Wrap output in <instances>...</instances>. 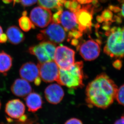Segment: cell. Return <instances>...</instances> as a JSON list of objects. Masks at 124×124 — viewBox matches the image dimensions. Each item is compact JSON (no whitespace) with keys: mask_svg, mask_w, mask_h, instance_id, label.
Returning <instances> with one entry per match:
<instances>
[{"mask_svg":"<svg viewBox=\"0 0 124 124\" xmlns=\"http://www.w3.org/2000/svg\"><path fill=\"white\" fill-rule=\"evenodd\" d=\"M13 59L9 55L5 52L0 53V74H5L11 69Z\"/></svg>","mask_w":124,"mask_h":124,"instance_id":"cell-18","label":"cell"},{"mask_svg":"<svg viewBox=\"0 0 124 124\" xmlns=\"http://www.w3.org/2000/svg\"><path fill=\"white\" fill-rule=\"evenodd\" d=\"M35 118H30L27 119L25 122H19L17 124H34L35 122ZM1 124H4L2 123Z\"/></svg>","mask_w":124,"mask_h":124,"instance_id":"cell-25","label":"cell"},{"mask_svg":"<svg viewBox=\"0 0 124 124\" xmlns=\"http://www.w3.org/2000/svg\"><path fill=\"white\" fill-rule=\"evenodd\" d=\"M3 34V31H2V28L0 26V36Z\"/></svg>","mask_w":124,"mask_h":124,"instance_id":"cell-30","label":"cell"},{"mask_svg":"<svg viewBox=\"0 0 124 124\" xmlns=\"http://www.w3.org/2000/svg\"><path fill=\"white\" fill-rule=\"evenodd\" d=\"M79 51L80 55L85 61H93L99 55L100 44L98 41L89 39L80 45Z\"/></svg>","mask_w":124,"mask_h":124,"instance_id":"cell-12","label":"cell"},{"mask_svg":"<svg viewBox=\"0 0 124 124\" xmlns=\"http://www.w3.org/2000/svg\"><path fill=\"white\" fill-rule=\"evenodd\" d=\"M1 102H0V108H1Z\"/></svg>","mask_w":124,"mask_h":124,"instance_id":"cell-31","label":"cell"},{"mask_svg":"<svg viewBox=\"0 0 124 124\" xmlns=\"http://www.w3.org/2000/svg\"><path fill=\"white\" fill-rule=\"evenodd\" d=\"M65 2L61 0H38L39 5L41 7L48 9H55L57 10L63 6Z\"/></svg>","mask_w":124,"mask_h":124,"instance_id":"cell-19","label":"cell"},{"mask_svg":"<svg viewBox=\"0 0 124 124\" xmlns=\"http://www.w3.org/2000/svg\"><path fill=\"white\" fill-rule=\"evenodd\" d=\"M84 78L82 61L75 62L68 70L60 69L58 77L56 82L61 85L71 89H77L83 86Z\"/></svg>","mask_w":124,"mask_h":124,"instance_id":"cell-4","label":"cell"},{"mask_svg":"<svg viewBox=\"0 0 124 124\" xmlns=\"http://www.w3.org/2000/svg\"><path fill=\"white\" fill-rule=\"evenodd\" d=\"M30 18L35 26L45 28L48 26L52 21V15L50 10L41 7H37L32 10Z\"/></svg>","mask_w":124,"mask_h":124,"instance_id":"cell-10","label":"cell"},{"mask_svg":"<svg viewBox=\"0 0 124 124\" xmlns=\"http://www.w3.org/2000/svg\"><path fill=\"white\" fill-rule=\"evenodd\" d=\"M64 124H83L80 120L76 118H71L68 120Z\"/></svg>","mask_w":124,"mask_h":124,"instance_id":"cell-23","label":"cell"},{"mask_svg":"<svg viewBox=\"0 0 124 124\" xmlns=\"http://www.w3.org/2000/svg\"><path fill=\"white\" fill-rule=\"evenodd\" d=\"M14 5L16 3H20L24 7L31 6L36 3L38 0H13Z\"/></svg>","mask_w":124,"mask_h":124,"instance_id":"cell-22","label":"cell"},{"mask_svg":"<svg viewBox=\"0 0 124 124\" xmlns=\"http://www.w3.org/2000/svg\"><path fill=\"white\" fill-rule=\"evenodd\" d=\"M52 22L47 28L41 31L37 38L41 41H49L55 44L61 43L66 39V31L60 24Z\"/></svg>","mask_w":124,"mask_h":124,"instance_id":"cell-5","label":"cell"},{"mask_svg":"<svg viewBox=\"0 0 124 124\" xmlns=\"http://www.w3.org/2000/svg\"><path fill=\"white\" fill-rule=\"evenodd\" d=\"M118 11L121 16L124 18V0H121L120 7L118 8Z\"/></svg>","mask_w":124,"mask_h":124,"instance_id":"cell-24","label":"cell"},{"mask_svg":"<svg viewBox=\"0 0 124 124\" xmlns=\"http://www.w3.org/2000/svg\"><path fill=\"white\" fill-rule=\"evenodd\" d=\"M25 101L30 112L34 113L42 108L43 103L42 97L38 93H30L26 96Z\"/></svg>","mask_w":124,"mask_h":124,"instance_id":"cell-16","label":"cell"},{"mask_svg":"<svg viewBox=\"0 0 124 124\" xmlns=\"http://www.w3.org/2000/svg\"><path fill=\"white\" fill-rule=\"evenodd\" d=\"M115 99L119 104L124 106V84L118 88Z\"/></svg>","mask_w":124,"mask_h":124,"instance_id":"cell-21","label":"cell"},{"mask_svg":"<svg viewBox=\"0 0 124 124\" xmlns=\"http://www.w3.org/2000/svg\"><path fill=\"white\" fill-rule=\"evenodd\" d=\"M19 25L24 31H29L31 29L35 28V25L32 23L30 19L27 15H23L19 19Z\"/></svg>","mask_w":124,"mask_h":124,"instance_id":"cell-20","label":"cell"},{"mask_svg":"<svg viewBox=\"0 0 124 124\" xmlns=\"http://www.w3.org/2000/svg\"><path fill=\"white\" fill-rule=\"evenodd\" d=\"M117 90V85L109 76L104 73L100 74L87 86V103L89 107L107 108L113 102Z\"/></svg>","mask_w":124,"mask_h":124,"instance_id":"cell-1","label":"cell"},{"mask_svg":"<svg viewBox=\"0 0 124 124\" xmlns=\"http://www.w3.org/2000/svg\"><path fill=\"white\" fill-rule=\"evenodd\" d=\"M114 124H124V116L116 121Z\"/></svg>","mask_w":124,"mask_h":124,"instance_id":"cell-28","label":"cell"},{"mask_svg":"<svg viewBox=\"0 0 124 124\" xmlns=\"http://www.w3.org/2000/svg\"><path fill=\"white\" fill-rule=\"evenodd\" d=\"M75 52L68 47L60 46L56 48L54 61L60 69L68 70L75 63Z\"/></svg>","mask_w":124,"mask_h":124,"instance_id":"cell-7","label":"cell"},{"mask_svg":"<svg viewBox=\"0 0 124 124\" xmlns=\"http://www.w3.org/2000/svg\"><path fill=\"white\" fill-rule=\"evenodd\" d=\"M25 104L20 100L15 99L8 101L6 104L5 112L8 117L19 122H25L27 119L25 115Z\"/></svg>","mask_w":124,"mask_h":124,"instance_id":"cell-8","label":"cell"},{"mask_svg":"<svg viewBox=\"0 0 124 124\" xmlns=\"http://www.w3.org/2000/svg\"><path fill=\"white\" fill-rule=\"evenodd\" d=\"M11 90L14 95L19 97L27 96L32 91L30 84L23 79H17L11 87Z\"/></svg>","mask_w":124,"mask_h":124,"instance_id":"cell-15","label":"cell"},{"mask_svg":"<svg viewBox=\"0 0 124 124\" xmlns=\"http://www.w3.org/2000/svg\"><path fill=\"white\" fill-rule=\"evenodd\" d=\"M2 0L3 2L6 4L10 3L13 1V0Z\"/></svg>","mask_w":124,"mask_h":124,"instance_id":"cell-29","label":"cell"},{"mask_svg":"<svg viewBox=\"0 0 124 124\" xmlns=\"http://www.w3.org/2000/svg\"><path fill=\"white\" fill-rule=\"evenodd\" d=\"M41 80L46 83L56 81L58 77L60 68L55 61H51L38 64Z\"/></svg>","mask_w":124,"mask_h":124,"instance_id":"cell-11","label":"cell"},{"mask_svg":"<svg viewBox=\"0 0 124 124\" xmlns=\"http://www.w3.org/2000/svg\"><path fill=\"white\" fill-rule=\"evenodd\" d=\"M7 35L9 41L13 44H19L25 39L23 33L16 26L10 27L7 31Z\"/></svg>","mask_w":124,"mask_h":124,"instance_id":"cell-17","label":"cell"},{"mask_svg":"<svg viewBox=\"0 0 124 124\" xmlns=\"http://www.w3.org/2000/svg\"><path fill=\"white\" fill-rule=\"evenodd\" d=\"M52 21L61 25L68 33V41H70L74 46L77 45L78 39L82 37L83 33L80 30L74 12L68 8L63 9V6L52 15Z\"/></svg>","mask_w":124,"mask_h":124,"instance_id":"cell-2","label":"cell"},{"mask_svg":"<svg viewBox=\"0 0 124 124\" xmlns=\"http://www.w3.org/2000/svg\"><path fill=\"white\" fill-rule=\"evenodd\" d=\"M7 35L3 33L2 35L0 36V43H4L7 41Z\"/></svg>","mask_w":124,"mask_h":124,"instance_id":"cell-27","label":"cell"},{"mask_svg":"<svg viewBox=\"0 0 124 124\" xmlns=\"http://www.w3.org/2000/svg\"><path fill=\"white\" fill-rule=\"evenodd\" d=\"M44 94L47 101L53 104L60 102L64 96L63 89L59 84H57L48 85L45 89Z\"/></svg>","mask_w":124,"mask_h":124,"instance_id":"cell-14","label":"cell"},{"mask_svg":"<svg viewBox=\"0 0 124 124\" xmlns=\"http://www.w3.org/2000/svg\"><path fill=\"white\" fill-rule=\"evenodd\" d=\"M56 48L54 43L49 41H42L39 44L29 47V52L38 58L39 63H43L54 60Z\"/></svg>","mask_w":124,"mask_h":124,"instance_id":"cell-6","label":"cell"},{"mask_svg":"<svg viewBox=\"0 0 124 124\" xmlns=\"http://www.w3.org/2000/svg\"><path fill=\"white\" fill-rule=\"evenodd\" d=\"M19 75L22 78L28 82H33L37 86L40 85L41 80L38 65L32 62H27L21 66Z\"/></svg>","mask_w":124,"mask_h":124,"instance_id":"cell-13","label":"cell"},{"mask_svg":"<svg viewBox=\"0 0 124 124\" xmlns=\"http://www.w3.org/2000/svg\"><path fill=\"white\" fill-rule=\"evenodd\" d=\"M89 3L82 4V7L80 3L81 7L75 13L79 27L82 33L90 29L92 25L93 8Z\"/></svg>","mask_w":124,"mask_h":124,"instance_id":"cell-9","label":"cell"},{"mask_svg":"<svg viewBox=\"0 0 124 124\" xmlns=\"http://www.w3.org/2000/svg\"><path fill=\"white\" fill-rule=\"evenodd\" d=\"M114 67L117 69H120L122 66V62L120 60H118L115 61L113 64Z\"/></svg>","mask_w":124,"mask_h":124,"instance_id":"cell-26","label":"cell"},{"mask_svg":"<svg viewBox=\"0 0 124 124\" xmlns=\"http://www.w3.org/2000/svg\"><path fill=\"white\" fill-rule=\"evenodd\" d=\"M107 35L104 53L112 58L124 57V26L112 27L107 32Z\"/></svg>","mask_w":124,"mask_h":124,"instance_id":"cell-3","label":"cell"}]
</instances>
